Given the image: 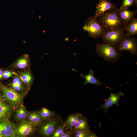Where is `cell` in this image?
<instances>
[{
    "instance_id": "obj_3",
    "label": "cell",
    "mask_w": 137,
    "mask_h": 137,
    "mask_svg": "<svg viewBox=\"0 0 137 137\" xmlns=\"http://www.w3.org/2000/svg\"><path fill=\"white\" fill-rule=\"evenodd\" d=\"M83 28L87 31L89 36L94 38L101 37L106 30L94 16L87 19Z\"/></svg>"
},
{
    "instance_id": "obj_5",
    "label": "cell",
    "mask_w": 137,
    "mask_h": 137,
    "mask_svg": "<svg viewBox=\"0 0 137 137\" xmlns=\"http://www.w3.org/2000/svg\"><path fill=\"white\" fill-rule=\"evenodd\" d=\"M0 87L3 96L13 107H16L22 103L23 99V96L14 90L1 85Z\"/></svg>"
},
{
    "instance_id": "obj_29",
    "label": "cell",
    "mask_w": 137,
    "mask_h": 137,
    "mask_svg": "<svg viewBox=\"0 0 137 137\" xmlns=\"http://www.w3.org/2000/svg\"><path fill=\"white\" fill-rule=\"evenodd\" d=\"M14 118L15 121L17 122L21 121L20 112L19 110L15 113L14 115Z\"/></svg>"
},
{
    "instance_id": "obj_33",
    "label": "cell",
    "mask_w": 137,
    "mask_h": 137,
    "mask_svg": "<svg viewBox=\"0 0 137 137\" xmlns=\"http://www.w3.org/2000/svg\"><path fill=\"white\" fill-rule=\"evenodd\" d=\"M3 71L0 69V80L3 76Z\"/></svg>"
},
{
    "instance_id": "obj_27",
    "label": "cell",
    "mask_w": 137,
    "mask_h": 137,
    "mask_svg": "<svg viewBox=\"0 0 137 137\" xmlns=\"http://www.w3.org/2000/svg\"><path fill=\"white\" fill-rule=\"evenodd\" d=\"M14 74V73L6 70L3 72V77L5 79H7L11 77Z\"/></svg>"
},
{
    "instance_id": "obj_35",
    "label": "cell",
    "mask_w": 137,
    "mask_h": 137,
    "mask_svg": "<svg viewBox=\"0 0 137 137\" xmlns=\"http://www.w3.org/2000/svg\"><path fill=\"white\" fill-rule=\"evenodd\" d=\"M134 2L135 4H136V5H137V0H134Z\"/></svg>"
},
{
    "instance_id": "obj_25",
    "label": "cell",
    "mask_w": 137,
    "mask_h": 137,
    "mask_svg": "<svg viewBox=\"0 0 137 137\" xmlns=\"http://www.w3.org/2000/svg\"><path fill=\"white\" fill-rule=\"evenodd\" d=\"M18 110L20 112L21 121L25 120L27 118L28 115L25 109L23 106H21Z\"/></svg>"
},
{
    "instance_id": "obj_7",
    "label": "cell",
    "mask_w": 137,
    "mask_h": 137,
    "mask_svg": "<svg viewBox=\"0 0 137 137\" xmlns=\"http://www.w3.org/2000/svg\"><path fill=\"white\" fill-rule=\"evenodd\" d=\"M37 126L32 122L25 120L21 121L16 127V136L18 137L27 136L34 131Z\"/></svg>"
},
{
    "instance_id": "obj_12",
    "label": "cell",
    "mask_w": 137,
    "mask_h": 137,
    "mask_svg": "<svg viewBox=\"0 0 137 137\" xmlns=\"http://www.w3.org/2000/svg\"><path fill=\"white\" fill-rule=\"evenodd\" d=\"M119 14L122 25L125 26L134 18L137 11H134L128 8L119 9Z\"/></svg>"
},
{
    "instance_id": "obj_4",
    "label": "cell",
    "mask_w": 137,
    "mask_h": 137,
    "mask_svg": "<svg viewBox=\"0 0 137 137\" xmlns=\"http://www.w3.org/2000/svg\"><path fill=\"white\" fill-rule=\"evenodd\" d=\"M124 30L121 27L110 30H106L101 38L103 42L112 45L116 47L125 36Z\"/></svg>"
},
{
    "instance_id": "obj_28",
    "label": "cell",
    "mask_w": 137,
    "mask_h": 137,
    "mask_svg": "<svg viewBox=\"0 0 137 137\" xmlns=\"http://www.w3.org/2000/svg\"><path fill=\"white\" fill-rule=\"evenodd\" d=\"M11 85L12 87L16 90L19 91H23L24 88L22 85H20L17 84Z\"/></svg>"
},
{
    "instance_id": "obj_17",
    "label": "cell",
    "mask_w": 137,
    "mask_h": 137,
    "mask_svg": "<svg viewBox=\"0 0 137 137\" xmlns=\"http://www.w3.org/2000/svg\"><path fill=\"white\" fill-rule=\"evenodd\" d=\"M29 64V60L27 55H25L19 59L14 64V66L19 69L27 68Z\"/></svg>"
},
{
    "instance_id": "obj_9",
    "label": "cell",
    "mask_w": 137,
    "mask_h": 137,
    "mask_svg": "<svg viewBox=\"0 0 137 137\" xmlns=\"http://www.w3.org/2000/svg\"><path fill=\"white\" fill-rule=\"evenodd\" d=\"M16 136V127L11 123H0V137H14Z\"/></svg>"
},
{
    "instance_id": "obj_2",
    "label": "cell",
    "mask_w": 137,
    "mask_h": 137,
    "mask_svg": "<svg viewBox=\"0 0 137 137\" xmlns=\"http://www.w3.org/2000/svg\"><path fill=\"white\" fill-rule=\"evenodd\" d=\"M116 48L112 45L104 42L101 44L97 43L95 47L96 51L99 56L105 61L111 62L117 61L122 56Z\"/></svg>"
},
{
    "instance_id": "obj_32",
    "label": "cell",
    "mask_w": 137,
    "mask_h": 137,
    "mask_svg": "<svg viewBox=\"0 0 137 137\" xmlns=\"http://www.w3.org/2000/svg\"><path fill=\"white\" fill-rule=\"evenodd\" d=\"M97 136L94 133L91 131L88 133L87 137H95Z\"/></svg>"
},
{
    "instance_id": "obj_11",
    "label": "cell",
    "mask_w": 137,
    "mask_h": 137,
    "mask_svg": "<svg viewBox=\"0 0 137 137\" xmlns=\"http://www.w3.org/2000/svg\"><path fill=\"white\" fill-rule=\"evenodd\" d=\"M58 121L53 118L50 120L41 127V133L44 136L49 137L52 135L58 125Z\"/></svg>"
},
{
    "instance_id": "obj_26",
    "label": "cell",
    "mask_w": 137,
    "mask_h": 137,
    "mask_svg": "<svg viewBox=\"0 0 137 137\" xmlns=\"http://www.w3.org/2000/svg\"><path fill=\"white\" fill-rule=\"evenodd\" d=\"M73 133L71 131L66 129L63 134L61 137H71L73 136Z\"/></svg>"
},
{
    "instance_id": "obj_23",
    "label": "cell",
    "mask_w": 137,
    "mask_h": 137,
    "mask_svg": "<svg viewBox=\"0 0 137 137\" xmlns=\"http://www.w3.org/2000/svg\"><path fill=\"white\" fill-rule=\"evenodd\" d=\"M135 4L134 0H123L122 5L119 9L128 8Z\"/></svg>"
},
{
    "instance_id": "obj_18",
    "label": "cell",
    "mask_w": 137,
    "mask_h": 137,
    "mask_svg": "<svg viewBox=\"0 0 137 137\" xmlns=\"http://www.w3.org/2000/svg\"><path fill=\"white\" fill-rule=\"evenodd\" d=\"M11 112L9 107L6 105L3 101L0 103V120L6 117Z\"/></svg>"
},
{
    "instance_id": "obj_21",
    "label": "cell",
    "mask_w": 137,
    "mask_h": 137,
    "mask_svg": "<svg viewBox=\"0 0 137 137\" xmlns=\"http://www.w3.org/2000/svg\"><path fill=\"white\" fill-rule=\"evenodd\" d=\"M20 78L23 82L26 84H29L32 81V77L28 72L25 71L20 73Z\"/></svg>"
},
{
    "instance_id": "obj_31",
    "label": "cell",
    "mask_w": 137,
    "mask_h": 137,
    "mask_svg": "<svg viewBox=\"0 0 137 137\" xmlns=\"http://www.w3.org/2000/svg\"><path fill=\"white\" fill-rule=\"evenodd\" d=\"M20 80V77H15L13 80V81L11 84L15 85Z\"/></svg>"
},
{
    "instance_id": "obj_19",
    "label": "cell",
    "mask_w": 137,
    "mask_h": 137,
    "mask_svg": "<svg viewBox=\"0 0 137 137\" xmlns=\"http://www.w3.org/2000/svg\"><path fill=\"white\" fill-rule=\"evenodd\" d=\"M39 113L43 120L50 119L53 117L55 114L54 111L50 110L45 108H43L39 112Z\"/></svg>"
},
{
    "instance_id": "obj_15",
    "label": "cell",
    "mask_w": 137,
    "mask_h": 137,
    "mask_svg": "<svg viewBox=\"0 0 137 137\" xmlns=\"http://www.w3.org/2000/svg\"><path fill=\"white\" fill-rule=\"evenodd\" d=\"M77 130H81L88 133L91 132L87 120L82 115L79 118L71 131L73 132Z\"/></svg>"
},
{
    "instance_id": "obj_8",
    "label": "cell",
    "mask_w": 137,
    "mask_h": 137,
    "mask_svg": "<svg viewBox=\"0 0 137 137\" xmlns=\"http://www.w3.org/2000/svg\"><path fill=\"white\" fill-rule=\"evenodd\" d=\"M95 18H98L105 12L117 9L116 6L108 0H100L96 6Z\"/></svg>"
},
{
    "instance_id": "obj_20",
    "label": "cell",
    "mask_w": 137,
    "mask_h": 137,
    "mask_svg": "<svg viewBox=\"0 0 137 137\" xmlns=\"http://www.w3.org/2000/svg\"><path fill=\"white\" fill-rule=\"evenodd\" d=\"M66 129L65 122L58 125L52 135V137H61Z\"/></svg>"
},
{
    "instance_id": "obj_34",
    "label": "cell",
    "mask_w": 137,
    "mask_h": 137,
    "mask_svg": "<svg viewBox=\"0 0 137 137\" xmlns=\"http://www.w3.org/2000/svg\"><path fill=\"white\" fill-rule=\"evenodd\" d=\"M3 101L2 97L1 96V95L0 94V103Z\"/></svg>"
},
{
    "instance_id": "obj_14",
    "label": "cell",
    "mask_w": 137,
    "mask_h": 137,
    "mask_svg": "<svg viewBox=\"0 0 137 137\" xmlns=\"http://www.w3.org/2000/svg\"><path fill=\"white\" fill-rule=\"evenodd\" d=\"M126 34L124 37H129L137 34V19L134 17L123 27Z\"/></svg>"
},
{
    "instance_id": "obj_24",
    "label": "cell",
    "mask_w": 137,
    "mask_h": 137,
    "mask_svg": "<svg viewBox=\"0 0 137 137\" xmlns=\"http://www.w3.org/2000/svg\"><path fill=\"white\" fill-rule=\"evenodd\" d=\"M75 137H87L88 133L80 130H77L72 132Z\"/></svg>"
},
{
    "instance_id": "obj_30",
    "label": "cell",
    "mask_w": 137,
    "mask_h": 137,
    "mask_svg": "<svg viewBox=\"0 0 137 137\" xmlns=\"http://www.w3.org/2000/svg\"><path fill=\"white\" fill-rule=\"evenodd\" d=\"M34 114V112L30 113L27 115V119L28 121L32 122V119Z\"/></svg>"
},
{
    "instance_id": "obj_10",
    "label": "cell",
    "mask_w": 137,
    "mask_h": 137,
    "mask_svg": "<svg viewBox=\"0 0 137 137\" xmlns=\"http://www.w3.org/2000/svg\"><path fill=\"white\" fill-rule=\"evenodd\" d=\"M124 95L123 93L121 91L115 94L111 93L110 96L106 101L100 107L96 109H103L105 110V113L107 114V110L109 107H111L113 105H115L117 106H118V101L119 99L122 96Z\"/></svg>"
},
{
    "instance_id": "obj_13",
    "label": "cell",
    "mask_w": 137,
    "mask_h": 137,
    "mask_svg": "<svg viewBox=\"0 0 137 137\" xmlns=\"http://www.w3.org/2000/svg\"><path fill=\"white\" fill-rule=\"evenodd\" d=\"M80 76L81 77L85 80L84 83L85 84L90 83L94 84L97 86H98L99 85H103L108 88L110 90H112V89L104 85L99 80L95 78L94 75V71L92 69H91L90 70L88 74L84 75L83 74H81Z\"/></svg>"
},
{
    "instance_id": "obj_1",
    "label": "cell",
    "mask_w": 137,
    "mask_h": 137,
    "mask_svg": "<svg viewBox=\"0 0 137 137\" xmlns=\"http://www.w3.org/2000/svg\"><path fill=\"white\" fill-rule=\"evenodd\" d=\"M119 9L107 11L99 17L98 20L106 30H113L122 25Z\"/></svg>"
},
{
    "instance_id": "obj_6",
    "label": "cell",
    "mask_w": 137,
    "mask_h": 137,
    "mask_svg": "<svg viewBox=\"0 0 137 137\" xmlns=\"http://www.w3.org/2000/svg\"><path fill=\"white\" fill-rule=\"evenodd\" d=\"M116 48L118 51H127L132 55H137V39L134 37H124Z\"/></svg>"
},
{
    "instance_id": "obj_22",
    "label": "cell",
    "mask_w": 137,
    "mask_h": 137,
    "mask_svg": "<svg viewBox=\"0 0 137 137\" xmlns=\"http://www.w3.org/2000/svg\"><path fill=\"white\" fill-rule=\"evenodd\" d=\"M43 121V120L40 115L39 112H34V114L32 122L38 125L41 124Z\"/></svg>"
},
{
    "instance_id": "obj_16",
    "label": "cell",
    "mask_w": 137,
    "mask_h": 137,
    "mask_svg": "<svg viewBox=\"0 0 137 137\" xmlns=\"http://www.w3.org/2000/svg\"><path fill=\"white\" fill-rule=\"evenodd\" d=\"M82 115L80 114L77 113L69 116L65 122L66 129L72 131Z\"/></svg>"
}]
</instances>
